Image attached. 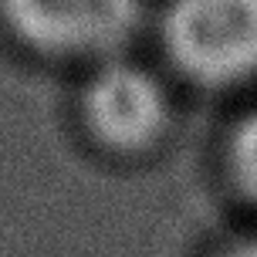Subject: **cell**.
I'll list each match as a JSON object with an SVG mask.
<instances>
[{"label": "cell", "instance_id": "4", "mask_svg": "<svg viewBox=\"0 0 257 257\" xmlns=\"http://www.w3.org/2000/svg\"><path fill=\"white\" fill-rule=\"evenodd\" d=\"M223 166H227V180L233 183V190L247 203L257 206V108H250L244 118H237V125L230 128Z\"/></svg>", "mask_w": 257, "mask_h": 257}, {"label": "cell", "instance_id": "3", "mask_svg": "<svg viewBox=\"0 0 257 257\" xmlns=\"http://www.w3.org/2000/svg\"><path fill=\"white\" fill-rule=\"evenodd\" d=\"M78 125L105 156L142 159L173 132V95L146 64L112 58L95 64L78 91Z\"/></svg>", "mask_w": 257, "mask_h": 257}, {"label": "cell", "instance_id": "1", "mask_svg": "<svg viewBox=\"0 0 257 257\" xmlns=\"http://www.w3.org/2000/svg\"><path fill=\"white\" fill-rule=\"evenodd\" d=\"M159 48L200 88H237L257 78V0H166Z\"/></svg>", "mask_w": 257, "mask_h": 257}, {"label": "cell", "instance_id": "5", "mask_svg": "<svg viewBox=\"0 0 257 257\" xmlns=\"http://www.w3.org/2000/svg\"><path fill=\"white\" fill-rule=\"evenodd\" d=\"M217 257H257V237H247V240H237L227 250H220Z\"/></svg>", "mask_w": 257, "mask_h": 257}, {"label": "cell", "instance_id": "2", "mask_svg": "<svg viewBox=\"0 0 257 257\" xmlns=\"http://www.w3.org/2000/svg\"><path fill=\"white\" fill-rule=\"evenodd\" d=\"M0 24L38 58L95 68L125 58L146 24V0H0Z\"/></svg>", "mask_w": 257, "mask_h": 257}]
</instances>
